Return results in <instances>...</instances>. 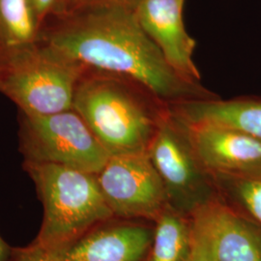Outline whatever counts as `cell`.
Masks as SVG:
<instances>
[{
    "label": "cell",
    "mask_w": 261,
    "mask_h": 261,
    "mask_svg": "<svg viewBox=\"0 0 261 261\" xmlns=\"http://www.w3.org/2000/svg\"><path fill=\"white\" fill-rule=\"evenodd\" d=\"M45 43L87 71L121 79L161 103L212 98L200 84L188 82L170 67L133 10L84 9Z\"/></svg>",
    "instance_id": "6da1fadb"
},
{
    "label": "cell",
    "mask_w": 261,
    "mask_h": 261,
    "mask_svg": "<svg viewBox=\"0 0 261 261\" xmlns=\"http://www.w3.org/2000/svg\"><path fill=\"white\" fill-rule=\"evenodd\" d=\"M22 168L43 206L40 230L28 250H54L114 218L97 174L47 163L23 162Z\"/></svg>",
    "instance_id": "7a4b0ae2"
},
{
    "label": "cell",
    "mask_w": 261,
    "mask_h": 261,
    "mask_svg": "<svg viewBox=\"0 0 261 261\" xmlns=\"http://www.w3.org/2000/svg\"><path fill=\"white\" fill-rule=\"evenodd\" d=\"M73 110L110 156L146 152L162 112H152L125 81L105 74L83 76Z\"/></svg>",
    "instance_id": "3957f363"
},
{
    "label": "cell",
    "mask_w": 261,
    "mask_h": 261,
    "mask_svg": "<svg viewBox=\"0 0 261 261\" xmlns=\"http://www.w3.org/2000/svg\"><path fill=\"white\" fill-rule=\"evenodd\" d=\"M0 92L22 114L47 115L73 110L75 90L87 70L46 43L0 56Z\"/></svg>",
    "instance_id": "277c9868"
},
{
    "label": "cell",
    "mask_w": 261,
    "mask_h": 261,
    "mask_svg": "<svg viewBox=\"0 0 261 261\" xmlns=\"http://www.w3.org/2000/svg\"><path fill=\"white\" fill-rule=\"evenodd\" d=\"M147 154L167 195L168 205L193 218L221 196L214 176L196 154L185 123L163 110Z\"/></svg>",
    "instance_id": "5b68a950"
},
{
    "label": "cell",
    "mask_w": 261,
    "mask_h": 261,
    "mask_svg": "<svg viewBox=\"0 0 261 261\" xmlns=\"http://www.w3.org/2000/svg\"><path fill=\"white\" fill-rule=\"evenodd\" d=\"M19 150L23 162L62 165L94 174L111 157L75 110L22 114Z\"/></svg>",
    "instance_id": "8992f818"
},
{
    "label": "cell",
    "mask_w": 261,
    "mask_h": 261,
    "mask_svg": "<svg viewBox=\"0 0 261 261\" xmlns=\"http://www.w3.org/2000/svg\"><path fill=\"white\" fill-rule=\"evenodd\" d=\"M97 178L118 220L155 221L168 205L163 182L147 151L111 156Z\"/></svg>",
    "instance_id": "52a82bcc"
},
{
    "label": "cell",
    "mask_w": 261,
    "mask_h": 261,
    "mask_svg": "<svg viewBox=\"0 0 261 261\" xmlns=\"http://www.w3.org/2000/svg\"><path fill=\"white\" fill-rule=\"evenodd\" d=\"M116 218L95 226L72 242L49 251L13 248L10 261H143L153 242L154 228L116 222Z\"/></svg>",
    "instance_id": "ba28073f"
},
{
    "label": "cell",
    "mask_w": 261,
    "mask_h": 261,
    "mask_svg": "<svg viewBox=\"0 0 261 261\" xmlns=\"http://www.w3.org/2000/svg\"><path fill=\"white\" fill-rule=\"evenodd\" d=\"M183 122L196 154L212 174L261 175L260 140L222 125Z\"/></svg>",
    "instance_id": "9c48e42d"
},
{
    "label": "cell",
    "mask_w": 261,
    "mask_h": 261,
    "mask_svg": "<svg viewBox=\"0 0 261 261\" xmlns=\"http://www.w3.org/2000/svg\"><path fill=\"white\" fill-rule=\"evenodd\" d=\"M184 2L140 0L135 13L170 67L188 82L199 84L201 75L193 58L196 41L188 34L183 21Z\"/></svg>",
    "instance_id": "30bf717a"
},
{
    "label": "cell",
    "mask_w": 261,
    "mask_h": 261,
    "mask_svg": "<svg viewBox=\"0 0 261 261\" xmlns=\"http://www.w3.org/2000/svg\"><path fill=\"white\" fill-rule=\"evenodd\" d=\"M193 219L208 234L217 261H261V227L226 204L222 197Z\"/></svg>",
    "instance_id": "8fae6325"
},
{
    "label": "cell",
    "mask_w": 261,
    "mask_h": 261,
    "mask_svg": "<svg viewBox=\"0 0 261 261\" xmlns=\"http://www.w3.org/2000/svg\"><path fill=\"white\" fill-rule=\"evenodd\" d=\"M170 111L187 123H211L233 128L261 140V98L189 100L170 105Z\"/></svg>",
    "instance_id": "7c38bea8"
},
{
    "label": "cell",
    "mask_w": 261,
    "mask_h": 261,
    "mask_svg": "<svg viewBox=\"0 0 261 261\" xmlns=\"http://www.w3.org/2000/svg\"><path fill=\"white\" fill-rule=\"evenodd\" d=\"M155 222L153 242L146 261H190L193 219L167 205Z\"/></svg>",
    "instance_id": "4fadbf2b"
},
{
    "label": "cell",
    "mask_w": 261,
    "mask_h": 261,
    "mask_svg": "<svg viewBox=\"0 0 261 261\" xmlns=\"http://www.w3.org/2000/svg\"><path fill=\"white\" fill-rule=\"evenodd\" d=\"M39 28L31 0H0V56L38 43Z\"/></svg>",
    "instance_id": "5bb4252c"
},
{
    "label": "cell",
    "mask_w": 261,
    "mask_h": 261,
    "mask_svg": "<svg viewBox=\"0 0 261 261\" xmlns=\"http://www.w3.org/2000/svg\"><path fill=\"white\" fill-rule=\"evenodd\" d=\"M212 175L224 202L238 207L237 212L242 211L244 217L261 227V175Z\"/></svg>",
    "instance_id": "9a60e30c"
},
{
    "label": "cell",
    "mask_w": 261,
    "mask_h": 261,
    "mask_svg": "<svg viewBox=\"0 0 261 261\" xmlns=\"http://www.w3.org/2000/svg\"><path fill=\"white\" fill-rule=\"evenodd\" d=\"M193 247L190 261H217L212 243L205 229L195 219H193Z\"/></svg>",
    "instance_id": "2e32d148"
},
{
    "label": "cell",
    "mask_w": 261,
    "mask_h": 261,
    "mask_svg": "<svg viewBox=\"0 0 261 261\" xmlns=\"http://www.w3.org/2000/svg\"><path fill=\"white\" fill-rule=\"evenodd\" d=\"M76 5L83 9L116 7L135 11L140 0H75Z\"/></svg>",
    "instance_id": "e0dca14e"
},
{
    "label": "cell",
    "mask_w": 261,
    "mask_h": 261,
    "mask_svg": "<svg viewBox=\"0 0 261 261\" xmlns=\"http://www.w3.org/2000/svg\"><path fill=\"white\" fill-rule=\"evenodd\" d=\"M35 10L38 20L41 23L44 19L55 13H59L64 9L67 0H31Z\"/></svg>",
    "instance_id": "ac0fdd59"
},
{
    "label": "cell",
    "mask_w": 261,
    "mask_h": 261,
    "mask_svg": "<svg viewBox=\"0 0 261 261\" xmlns=\"http://www.w3.org/2000/svg\"><path fill=\"white\" fill-rule=\"evenodd\" d=\"M13 253V247H11L0 235V261H10Z\"/></svg>",
    "instance_id": "d6986e66"
},
{
    "label": "cell",
    "mask_w": 261,
    "mask_h": 261,
    "mask_svg": "<svg viewBox=\"0 0 261 261\" xmlns=\"http://www.w3.org/2000/svg\"><path fill=\"white\" fill-rule=\"evenodd\" d=\"M0 70H1V66H0Z\"/></svg>",
    "instance_id": "ffe728a7"
}]
</instances>
